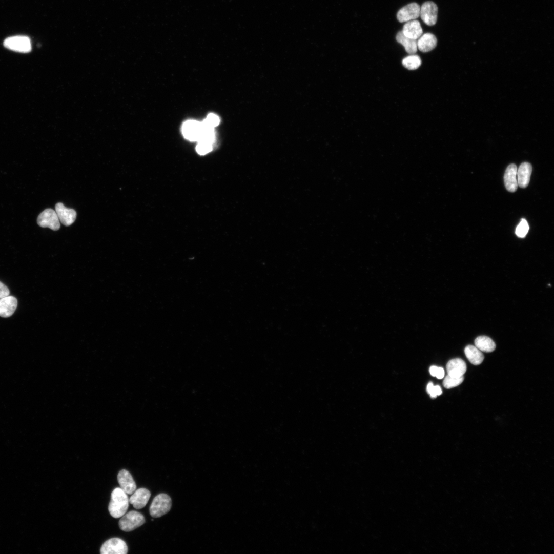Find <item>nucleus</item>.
<instances>
[{
	"mask_svg": "<svg viewBox=\"0 0 554 554\" xmlns=\"http://www.w3.org/2000/svg\"><path fill=\"white\" fill-rule=\"evenodd\" d=\"M55 211L60 222L65 226H70L75 221L77 213L75 210L66 208L62 203L56 205Z\"/></svg>",
	"mask_w": 554,
	"mask_h": 554,
	"instance_id": "9d476101",
	"label": "nucleus"
},
{
	"mask_svg": "<svg viewBox=\"0 0 554 554\" xmlns=\"http://www.w3.org/2000/svg\"><path fill=\"white\" fill-rule=\"evenodd\" d=\"M421 64L422 61L420 58L415 55H411L402 60L403 66L409 70H415L418 69Z\"/></svg>",
	"mask_w": 554,
	"mask_h": 554,
	"instance_id": "4be33fe9",
	"label": "nucleus"
},
{
	"mask_svg": "<svg viewBox=\"0 0 554 554\" xmlns=\"http://www.w3.org/2000/svg\"><path fill=\"white\" fill-rule=\"evenodd\" d=\"M203 129L202 122L195 120L186 122L182 127V133L184 137L191 141H198Z\"/></svg>",
	"mask_w": 554,
	"mask_h": 554,
	"instance_id": "6e6552de",
	"label": "nucleus"
},
{
	"mask_svg": "<svg viewBox=\"0 0 554 554\" xmlns=\"http://www.w3.org/2000/svg\"><path fill=\"white\" fill-rule=\"evenodd\" d=\"M444 376V371L443 368L441 367H438V371L436 375V377L439 379L443 378Z\"/></svg>",
	"mask_w": 554,
	"mask_h": 554,
	"instance_id": "c85d7f7f",
	"label": "nucleus"
},
{
	"mask_svg": "<svg viewBox=\"0 0 554 554\" xmlns=\"http://www.w3.org/2000/svg\"><path fill=\"white\" fill-rule=\"evenodd\" d=\"M151 496V493L148 489L139 488L132 494L129 502L136 509H142L146 506Z\"/></svg>",
	"mask_w": 554,
	"mask_h": 554,
	"instance_id": "f8f14e48",
	"label": "nucleus"
},
{
	"mask_svg": "<svg viewBox=\"0 0 554 554\" xmlns=\"http://www.w3.org/2000/svg\"><path fill=\"white\" fill-rule=\"evenodd\" d=\"M532 172V167L527 162L522 163L517 170V178L518 186L522 189L526 188L530 181Z\"/></svg>",
	"mask_w": 554,
	"mask_h": 554,
	"instance_id": "2eb2a0df",
	"label": "nucleus"
},
{
	"mask_svg": "<svg viewBox=\"0 0 554 554\" xmlns=\"http://www.w3.org/2000/svg\"><path fill=\"white\" fill-rule=\"evenodd\" d=\"M204 122L209 127L214 129V128L217 127L220 124V119L217 115L214 114H211L208 115L207 119L204 120Z\"/></svg>",
	"mask_w": 554,
	"mask_h": 554,
	"instance_id": "a878e982",
	"label": "nucleus"
},
{
	"mask_svg": "<svg viewBox=\"0 0 554 554\" xmlns=\"http://www.w3.org/2000/svg\"><path fill=\"white\" fill-rule=\"evenodd\" d=\"M18 306L17 299L11 296L0 299V316L8 318L12 316Z\"/></svg>",
	"mask_w": 554,
	"mask_h": 554,
	"instance_id": "ddd939ff",
	"label": "nucleus"
},
{
	"mask_svg": "<svg viewBox=\"0 0 554 554\" xmlns=\"http://www.w3.org/2000/svg\"><path fill=\"white\" fill-rule=\"evenodd\" d=\"M417 48L423 53L429 52L434 50L437 46L436 37L430 33L422 35L417 41Z\"/></svg>",
	"mask_w": 554,
	"mask_h": 554,
	"instance_id": "f3484780",
	"label": "nucleus"
},
{
	"mask_svg": "<svg viewBox=\"0 0 554 554\" xmlns=\"http://www.w3.org/2000/svg\"><path fill=\"white\" fill-rule=\"evenodd\" d=\"M464 352L469 362L475 365L480 364L484 359V355L481 351L475 346H467L465 348Z\"/></svg>",
	"mask_w": 554,
	"mask_h": 554,
	"instance_id": "aec40b11",
	"label": "nucleus"
},
{
	"mask_svg": "<svg viewBox=\"0 0 554 554\" xmlns=\"http://www.w3.org/2000/svg\"><path fill=\"white\" fill-rule=\"evenodd\" d=\"M145 522V516L141 513L132 510L122 517L119 525L122 530L130 532L142 526Z\"/></svg>",
	"mask_w": 554,
	"mask_h": 554,
	"instance_id": "7ed1b4c3",
	"label": "nucleus"
},
{
	"mask_svg": "<svg viewBox=\"0 0 554 554\" xmlns=\"http://www.w3.org/2000/svg\"><path fill=\"white\" fill-rule=\"evenodd\" d=\"M435 392H436V394L437 396H439V395H441V394H442V389H441V387L439 386H438V385L435 386Z\"/></svg>",
	"mask_w": 554,
	"mask_h": 554,
	"instance_id": "7c9ffc66",
	"label": "nucleus"
},
{
	"mask_svg": "<svg viewBox=\"0 0 554 554\" xmlns=\"http://www.w3.org/2000/svg\"><path fill=\"white\" fill-rule=\"evenodd\" d=\"M446 370L448 375L451 376H463L466 371V365L461 359H454L447 363Z\"/></svg>",
	"mask_w": 554,
	"mask_h": 554,
	"instance_id": "a211bd4d",
	"label": "nucleus"
},
{
	"mask_svg": "<svg viewBox=\"0 0 554 554\" xmlns=\"http://www.w3.org/2000/svg\"><path fill=\"white\" fill-rule=\"evenodd\" d=\"M128 552L127 543L119 538H113L106 541L100 549L101 554H127Z\"/></svg>",
	"mask_w": 554,
	"mask_h": 554,
	"instance_id": "39448f33",
	"label": "nucleus"
},
{
	"mask_svg": "<svg viewBox=\"0 0 554 554\" xmlns=\"http://www.w3.org/2000/svg\"><path fill=\"white\" fill-rule=\"evenodd\" d=\"M427 391L431 397L436 398L437 396L435 391V386L432 382L428 384L427 386Z\"/></svg>",
	"mask_w": 554,
	"mask_h": 554,
	"instance_id": "cd10ccee",
	"label": "nucleus"
},
{
	"mask_svg": "<svg viewBox=\"0 0 554 554\" xmlns=\"http://www.w3.org/2000/svg\"><path fill=\"white\" fill-rule=\"evenodd\" d=\"M517 168L515 165L511 164L506 169L504 181L506 190L511 193L515 192L518 188L517 178Z\"/></svg>",
	"mask_w": 554,
	"mask_h": 554,
	"instance_id": "4468645a",
	"label": "nucleus"
},
{
	"mask_svg": "<svg viewBox=\"0 0 554 554\" xmlns=\"http://www.w3.org/2000/svg\"><path fill=\"white\" fill-rule=\"evenodd\" d=\"M172 505L171 497L162 493L156 496L151 504L150 512L152 517L159 518L169 512Z\"/></svg>",
	"mask_w": 554,
	"mask_h": 554,
	"instance_id": "f03ea898",
	"label": "nucleus"
},
{
	"mask_svg": "<svg viewBox=\"0 0 554 554\" xmlns=\"http://www.w3.org/2000/svg\"><path fill=\"white\" fill-rule=\"evenodd\" d=\"M212 150L213 144L205 142H198L196 148L197 153L200 155H204L211 152Z\"/></svg>",
	"mask_w": 554,
	"mask_h": 554,
	"instance_id": "393cba45",
	"label": "nucleus"
},
{
	"mask_svg": "<svg viewBox=\"0 0 554 554\" xmlns=\"http://www.w3.org/2000/svg\"><path fill=\"white\" fill-rule=\"evenodd\" d=\"M402 32L405 36L416 40L423 34L420 23L415 20L406 22L403 27Z\"/></svg>",
	"mask_w": 554,
	"mask_h": 554,
	"instance_id": "dca6fc26",
	"label": "nucleus"
},
{
	"mask_svg": "<svg viewBox=\"0 0 554 554\" xmlns=\"http://www.w3.org/2000/svg\"><path fill=\"white\" fill-rule=\"evenodd\" d=\"M396 39L398 43L404 47L405 51L408 54L414 55L417 53L418 50L417 40L405 36L402 32H399L397 34Z\"/></svg>",
	"mask_w": 554,
	"mask_h": 554,
	"instance_id": "6ab92c4d",
	"label": "nucleus"
},
{
	"mask_svg": "<svg viewBox=\"0 0 554 554\" xmlns=\"http://www.w3.org/2000/svg\"><path fill=\"white\" fill-rule=\"evenodd\" d=\"M4 46L9 50L22 53H28L32 50L30 39L24 36L7 38L4 42Z\"/></svg>",
	"mask_w": 554,
	"mask_h": 554,
	"instance_id": "20e7f679",
	"label": "nucleus"
},
{
	"mask_svg": "<svg viewBox=\"0 0 554 554\" xmlns=\"http://www.w3.org/2000/svg\"><path fill=\"white\" fill-rule=\"evenodd\" d=\"M420 17L426 25L428 26L435 25L438 17L437 5L431 2L424 3L420 8Z\"/></svg>",
	"mask_w": 554,
	"mask_h": 554,
	"instance_id": "0eeeda50",
	"label": "nucleus"
},
{
	"mask_svg": "<svg viewBox=\"0 0 554 554\" xmlns=\"http://www.w3.org/2000/svg\"><path fill=\"white\" fill-rule=\"evenodd\" d=\"M38 225L42 228H48L54 231L60 228V222L55 211L48 209L39 216L37 220Z\"/></svg>",
	"mask_w": 554,
	"mask_h": 554,
	"instance_id": "423d86ee",
	"label": "nucleus"
},
{
	"mask_svg": "<svg viewBox=\"0 0 554 554\" xmlns=\"http://www.w3.org/2000/svg\"><path fill=\"white\" fill-rule=\"evenodd\" d=\"M420 7L417 4H409L398 11L397 19L401 23L415 20L420 17Z\"/></svg>",
	"mask_w": 554,
	"mask_h": 554,
	"instance_id": "1a4fd4ad",
	"label": "nucleus"
},
{
	"mask_svg": "<svg viewBox=\"0 0 554 554\" xmlns=\"http://www.w3.org/2000/svg\"><path fill=\"white\" fill-rule=\"evenodd\" d=\"M120 488L127 494L132 495L137 489L136 482L131 473L126 470H120L118 475Z\"/></svg>",
	"mask_w": 554,
	"mask_h": 554,
	"instance_id": "9b49d317",
	"label": "nucleus"
},
{
	"mask_svg": "<svg viewBox=\"0 0 554 554\" xmlns=\"http://www.w3.org/2000/svg\"><path fill=\"white\" fill-rule=\"evenodd\" d=\"M529 229V227L527 221L524 219H522L516 228V235L519 238H523L526 236Z\"/></svg>",
	"mask_w": 554,
	"mask_h": 554,
	"instance_id": "b1692460",
	"label": "nucleus"
},
{
	"mask_svg": "<svg viewBox=\"0 0 554 554\" xmlns=\"http://www.w3.org/2000/svg\"><path fill=\"white\" fill-rule=\"evenodd\" d=\"M10 293L9 288L2 282H0V299L9 296Z\"/></svg>",
	"mask_w": 554,
	"mask_h": 554,
	"instance_id": "bb28decb",
	"label": "nucleus"
},
{
	"mask_svg": "<svg viewBox=\"0 0 554 554\" xmlns=\"http://www.w3.org/2000/svg\"><path fill=\"white\" fill-rule=\"evenodd\" d=\"M129 503L128 494L120 487L115 488L112 493L109 505L111 515L115 518L122 517L127 513Z\"/></svg>",
	"mask_w": 554,
	"mask_h": 554,
	"instance_id": "f257e3e1",
	"label": "nucleus"
},
{
	"mask_svg": "<svg viewBox=\"0 0 554 554\" xmlns=\"http://www.w3.org/2000/svg\"><path fill=\"white\" fill-rule=\"evenodd\" d=\"M464 380V377H454L447 375L443 381V386L447 389L455 387L461 384Z\"/></svg>",
	"mask_w": 554,
	"mask_h": 554,
	"instance_id": "5701e85b",
	"label": "nucleus"
},
{
	"mask_svg": "<svg viewBox=\"0 0 554 554\" xmlns=\"http://www.w3.org/2000/svg\"><path fill=\"white\" fill-rule=\"evenodd\" d=\"M438 367L436 366H432L429 368V373L430 375L433 377H436Z\"/></svg>",
	"mask_w": 554,
	"mask_h": 554,
	"instance_id": "c756f323",
	"label": "nucleus"
},
{
	"mask_svg": "<svg viewBox=\"0 0 554 554\" xmlns=\"http://www.w3.org/2000/svg\"><path fill=\"white\" fill-rule=\"evenodd\" d=\"M475 344L480 351L486 353L492 352L496 348V344L493 340L484 336L477 337L475 341Z\"/></svg>",
	"mask_w": 554,
	"mask_h": 554,
	"instance_id": "412c9836",
	"label": "nucleus"
}]
</instances>
